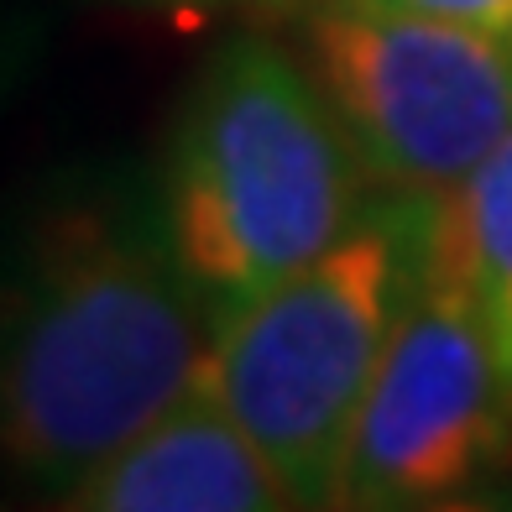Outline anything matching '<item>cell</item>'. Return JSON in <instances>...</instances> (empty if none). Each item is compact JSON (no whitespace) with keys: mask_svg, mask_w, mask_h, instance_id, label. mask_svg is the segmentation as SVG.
<instances>
[{"mask_svg":"<svg viewBox=\"0 0 512 512\" xmlns=\"http://www.w3.org/2000/svg\"><path fill=\"white\" fill-rule=\"evenodd\" d=\"M215 335L157 173H58L0 236V471L68 497L204 382Z\"/></svg>","mask_w":512,"mask_h":512,"instance_id":"obj_1","label":"cell"},{"mask_svg":"<svg viewBox=\"0 0 512 512\" xmlns=\"http://www.w3.org/2000/svg\"><path fill=\"white\" fill-rule=\"evenodd\" d=\"M361 178L304 58L236 32L183 89L157 194L183 267L225 324L351 236L366 215Z\"/></svg>","mask_w":512,"mask_h":512,"instance_id":"obj_2","label":"cell"},{"mask_svg":"<svg viewBox=\"0 0 512 512\" xmlns=\"http://www.w3.org/2000/svg\"><path fill=\"white\" fill-rule=\"evenodd\" d=\"M408 288L413 236L398 199L220 324L204 382L293 512H340L356 424Z\"/></svg>","mask_w":512,"mask_h":512,"instance_id":"obj_3","label":"cell"},{"mask_svg":"<svg viewBox=\"0 0 512 512\" xmlns=\"http://www.w3.org/2000/svg\"><path fill=\"white\" fill-rule=\"evenodd\" d=\"M304 68L392 194L455 189L512 131V42L455 21L324 0L304 21Z\"/></svg>","mask_w":512,"mask_h":512,"instance_id":"obj_4","label":"cell"},{"mask_svg":"<svg viewBox=\"0 0 512 512\" xmlns=\"http://www.w3.org/2000/svg\"><path fill=\"white\" fill-rule=\"evenodd\" d=\"M512 450V382L455 283L413 262V288L366 392L340 512H403L476 486Z\"/></svg>","mask_w":512,"mask_h":512,"instance_id":"obj_5","label":"cell"},{"mask_svg":"<svg viewBox=\"0 0 512 512\" xmlns=\"http://www.w3.org/2000/svg\"><path fill=\"white\" fill-rule=\"evenodd\" d=\"M63 512H293L267 460L199 382L63 497Z\"/></svg>","mask_w":512,"mask_h":512,"instance_id":"obj_6","label":"cell"},{"mask_svg":"<svg viewBox=\"0 0 512 512\" xmlns=\"http://www.w3.org/2000/svg\"><path fill=\"white\" fill-rule=\"evenodd\" d=\"M398 199L408 215L413 262L476 304L512 382V131L455 189Z\"/></svg>","mask_w":512,"mask_h":512,"instance_id":"obj_7","label":"cell"},{"mask_svg":"<svg viewBox=\"0 0 512 512\" xmlns=\"http://www.w3.org/2000/svg\"><path fill=\"white\" fill-rule=\"evenodd\" d=\"M371 6H392V11H413V16L455 21V27H471V32L512 42V0H371Z\"/></svg>","mask_w":512,"mask_h":512,"instance_id":"obj_8","label":"cell"},{"mask_svg":"<svg viewBox=\"0 0 512 512\" xmlns=\"http://www.w3.org/2000/svg\"><path fill=\"white\" fill-rule=\"evenodd\" d=\"M403 512H512V492L507 486H465V492L418 502V507H403Z\"/></svg>","mask_w":512,"mask_h":512,"instance_id":"obj_9","label":"cell"},{"mask_svg":"<svg viewBox=\"0 0 512 512\" xmlns=\"http://www.w3.org/2000/svg\"><path fill=\"white\" fill-rule=\"evenodd\" d=\"M32 32L27 27H0V100L16 89V79L27 74V63H32Z\"/></svg>","mask_w":512,"mask_h":512,"instance_id":"obj_10","label":"cell"},{"mask_svg":"<svg viewBox=\"0 0 512 512\" xmlns=\"http://www.w3.org/2000/svg\"><path fill=\"white\" fill-rule=\"evenodd\" d=\"M121 6H162V11H189V6H230V0H121Z\"/></svg>","mask_w":512,"mask_h":512,"instance_id":"obj_11","label":"cell"}]
</instances>
